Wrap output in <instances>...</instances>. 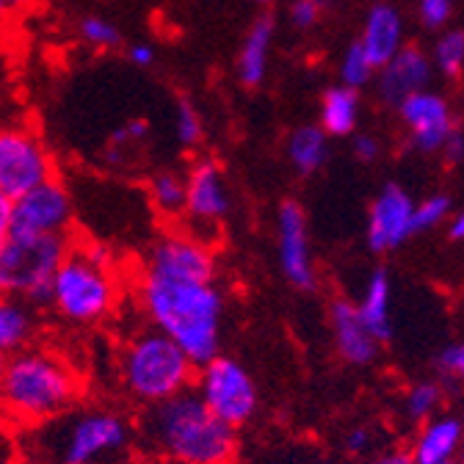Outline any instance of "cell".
Masks as SVG:
<instances>
[{"label": "cell", "mask_w": 464, "mask_h": 464, "mask_svg": "<svg viewBox=\"0 0 464 464\" xmlns=\"http://www.w3.org/2000/svg\"><path fill=\"white\" fill-rule=\"evenodd\" d=\"M440 362H442V368H445L448 373H456V376L464 379V345H450V348H445V354L440 357Z\"/></svg>", "instance_id": "obj_37"}, {"label": "cell", "mask_w": 464, "mask_h": 464, "mask_svg": "<svg viewBox=\"0 0 464 464\" xmlns=\"http://www.w3.org/2000/svg\"><path fill=\"white\" fill-rule=\"evenodd\" d=\"M31 456L36 464H141V437L120 406L75 403L31 429Z\"/></svg>", "instance_id": "obj_2"}, {"label": "cell", "mask_w": 464, "mask_h": 464, "mask_svg": "<svg viewBox=\"0 0 464 464\" xmlns=\"http://www.w3.org/2000/svg\"><path fill=\"white\" fill-rule=\"evenodd\" d=\"M313 4H318L321 9H329V6H334V4H337V0H313Z\"/></svg>", "instance_id": "obj_44"}, {"label": "cell", "mask_w": 464, "mask_h": 464, "mask_svg": "<svg viewBox=\"0 0 464 464\" xmlns=\"http://www.w3.org/2000/svg\"><path fill=\"white\" fill-rule=\"evenodd\" d=\"M276 257L282 276L296 290L318 287V271L310 252L307 216L296 199H285L276 210Z\"/></svg>", "instance_id": "obj_13"}, {"label": "cell", "mask_w": 464, "mask_h": 464, "mask_svg": "<svg viewBox=\"0 0 464 464\" xmlns=\"http://www.w3.org/2000/svg\"><path fill=\"white\" fill-rule=\"evenodd\" d=\"M194 392L202 398V403L221 423H227L236 431L255 418L257 403H260L252 373L238 360L224 357V354L197 368Z\"/></svg>", "instance_id": "obj_8"}, {"label": "cell", "mask_w": 464, "mask_h": 464, "mask_svg": "<svg viewBox=\"0 0 464 464\" xmlns=\"http://www.w3.org/2000/svg\"><path fill=\"white\" fill-rule=\"evenodd\" d=\"M461 434H464V429L453 418L431 423L420 434V440L415 445V453H412V461L415 464H442V461H450V456L456 453V448L461 442Z\"/></svg>", "instance_id": "obj_24"}, {"label": "cell", "mask_w": 464, "mask_h": 464, "mask_svg": "<svg viewBox=\"0 0 464 464\" xmlns=\"http://www.w3.org/2000/svg\"><path fill=\"white\" fill-rule=\"evenodd\" d=\"M442 75L459 78L464 70V31H445L434 47V64Z\"/></svg>", "instance_id": "obj_29"}, {"label": "cell", "mask_w": 464, "mask_h": 464, "mask_svg": "<svg viewBox=\"0 0 464 464\" xmlns=\"http://www.w3.org/2000/svg\"><path fill=\"white\" fill-rule=\"evenodd\" d=\"M453 14V0H420V20L429 28H442Z\"/></svg>", "instance_id": "obj_34"}, {"label": "cell", "mask_w": 464, "mask_h": 464, "mask_svg": "<svg viewBox=\"0 0 464 464\" xmlns=\"http://www.w3.org/2000/svg\"><path fill=\"white\" fill-rule=\"evenodd\" d=\"M147 199L163 218H183L186 210V174L174 169L155 171L147 183Z\"/></svg>", "instance_id": "obj_25"}, {"label": "cell", "mask_w": 464, "mask_h": 464, "mask_svg": "<svg viewBox=\"0 0 464 464\" xmlns=\"http://www.w3.org/2000/svg\"><path fill=\"white\" fill-rule=\"evenodd\" d=\"M352 150H354L357 160H362V163H371V160L379 158V141L373 136H368V133H357Z\"/></svg>", "instance_id": "obj_36"}, {"label": "cell", "mask_w": 464, "mask_h": 464, "mask_svg": "<svg viewBox=\"0 0 464 464\" xmlns=\"http://www.w3.org/2000/svg\"><path fill=\"white\" fill-rule=\"evenodd\" d=\"M147 139V122H141V120H133V122H128L125 128H120L113 133V139H111V160L116 163V158H120V152H130V150H136L141 141Z\"/></svg>", "instance_id": "obj_31"}, {"label": "cell", "mask_w": 464, "mask_h": 464, "mask_svg": "<svg viewBox=\"0 0 464 464\" xmlns=\"http://www.w3.org/2000/svg\"><path fill=\"white\" fill-rule=\"evenodd\" d=\"M274 36H276V20L274 14H260L238 50V62H236V72L241 86L246 89H257L266 75H268V58H271V47H274Z\"/></svg>", "instance_id": "obj_18"}, {"label": "cell", "mask_w": 464, "mask_h": 464, "mask_svg": "<svg viewBox=\"0 0 464 464\" xmlns=\"http://www.w3.org/2000/svg\"><path fill=\"white\" fill-rule=\"evenodd\" d=\"M440 401V390L434 384H418L410 398H406V412H410L412 418H426L434 406Z\"/></svg>", "instance_id": "obj_32"}, {"label": "cell", "mask_w": 464, "mask_h": 464, "mask_svg": "<svg viewBox=\"0 0 464 464\" xmlns=\"http://www.w3.org/2000/svg\"><path fill=\"white\" fill-rule=\"evenodd\" d=\"M128 62L139 70H150L155 64V47L150 42H133L128 44Z\"/></svg>", "instance_id": "obj_35"}, {"label": "cell", "mask_w": 464, "mask_h": 464, "mask_svg": "<svg viewBox=\"0 0 464 464\" xmlns=\"http://www.w3.org/2000/svg\"><path fill=\"white\" fill-rule=\"evenodd\" d=\"M412 199L401 186L390 183L379 191L368 216V244L373 252L398 249L412 236Z\"/></svg>", "instance_id": "obj_14"}, {"label": "cell", "mask_w": 464, "mask_h": 464, "mask_svg": "<svg viewBox=\"0 0 464 464\" xmlns=\"http://www.w3.org/2000/svg\"><path fill=\"white\" fill-rule=\"evenodd\" d=\"M360 125V92L348 86H332L321 97V130L334 139L354 136Z\"/></svg>", "instance_id": "obj_21"}, {"label": "cell", "mask_w": 464, "mask_h": 464, "mask_svg": "<svg viewBox=\"0 0 464 464\" xmlns=\"http://www.w3.org/2000/svg\"><path fill=\"white\" fill-rule=\"evenodd\" d=\"M116 379H120L125 395L147 410V406L191 390L197 379V365L178 343L147 326L120 348Z\"/></svg>", "instance_id": "obj_6"}, {"label": "cell", "mask_w": 464, "mask_h": 464, "mask_svg": "<svg viewBox=\"0 0 464 464\" xmlns=\"http://www.w3.org/2000/svg\"><path fill=\"white\" fill-rule=\"evenodd\" d=\"M12 238V199L0 194V249Z\"/></svg>", "instance_id": "obj_39"}, {"label": "cell", "mask_w": 464, "mask_h": 464, "mask_svg": "<svg viewBox=\"0 0 464 464\" xmlns=\"http://www.w3.org/2000/svg\"><path fill=\"white\" fill-rule=\"evenodd\" d=\"M345 448L352 453H365L371 448V431L368 429H354L345 437Z\"/></svg>", "instance_id": "obj_40"}, {"label": "cell", "mask_w": 464, "mask_h": 464, "mask_svg": "<svg viewBox=\"0 0 464 464\" xmlns=\"http://www.w3.org/2000/svg\"><path fill=\"white\" fill-rule=\"evenodd\" d=\"M4 17H9V14L4 12V6H0V20H4Z\"/></svg>", "instance_id": "obj_46"}, {"label": "cell", "mask_w": 464, "mask_h": 464, "mask_svg": "<svg viewBox=\"0 0 464 464\" xmlns=\"http://www.w3.org/2000/svg\"><path fill=\"white\" fill-rule=\"evenodd\" d=\"M431 81V62L429 55L415 47L403 44L384 67H379V97L398 108L401 100H406L415 92H426Z\"/></svg>", "instance_id": "obj_16"}, {"label": "cell", "mask_w": 464, "mask_h": 464, "mask_svg": "<svg viewBox=\"0 0 464 464\" xmlns=\"http://www.w3.org/2000/svg\"><path fill=\"white\" fill-rule=\"evenodd\" d=\"M136 302L147 324L178 343L197 368L221 354L227 302L216 282L166 279L139 271Z\"/></svg>", "instance_id": "obj_1"}, {"label": "cell", "mask_w": 464, "mask_h": 464, "mask_svg": "<svg viewBox=\"0 0 464 464\" xmlns=\"http://www.w3.org/2000/svg\"><path fill=\"white\" fill-rule=\"evenodd\" d=\"M442 152H445V158H448L450 163H456V160L464 158V133H461L459 128L450 130V136H448L445 144H442Z\"/></svg>", "instance_id": "obj_38"}, {"label": "cell", "mask_w": 464, "mask_h": 464, "mask_svg": "<svg viewBox=\"0 0 464 464\" xmlns=\"http://www.w3.org/2000/svg\"><path fill=\"white\" fill-rule=\"evenodd\" d=\"M321 12H324V9H321L318 4H313V0H294V4H290V9H287L290 25L299 28V31H310V28L318 25Z\"/></svg>", "instance_id": "obj_33"}, {"label": "cell", "mask_w": 464, "mask_h": 464, "mask_svg": "<svg viewBox=\"0 0 464 464\" xmlns=\"http://www.w3.org/2000/svg\"><path fill=\"white\" fill-rule=\"evenodd\" d=\"M4 362H6V357H4V354H0V368H4Z\"/></svg>", "instance_id": "obj_47"}, {"label": "cell", "mask_w": 464, "mask_h": 464, "mask_svg": "<svg viewBox=\"0 0 464 464\" xmlns=\"http://www.w3.org/2000/svg\"><path fill=\"white\" fill-rule=\"evenodd\" d=\"M398 113H401L403 125L412 130L415 147L423 150V152L442 150L445 139L456 128L453 120H450L448 102L440 94H431V92H415L406 100H401Z\"/></svg>", "instance_id": "obj_15"}, {"label": "cell", "mask_w": 464, "mask_h": 464, "mask_svg": "<svg viewBox=\"0 0 464 464\" xmlns=\"http://www.w3.org/2000/svg\"><path fill=\"white\" fill-rule=\"evenodd\" d=\"M120 279L113 257L92 241H72L50 282L47 307L72 326H100L120 307Z\"/></svg>", "instance_id": "obj_5"}, {"label": "cell", "mask_w": 464, "mask_h": 464, "mask_svg": "<svg viewBox=\"0 0 464 464\" xmlns=\"http://www.w3.org/2000/svg\"><path fill=\"white\" fill-rule=\"evenodd\" d=\"M329 158V136L318 125H302L287 136V160L299 174L318 171Z\"/></svg>", "instance_id": "obj_23"}, {"label": "cell", "mask_w": 464, "mask_h": 464, "mask_svg": "<svg viewBox=\"0 0 464 464\" xmlns=\"http://www.w3.org/2000/svg\"><path fill=\"white\" fill-rule=\"evenodd\" d=\"M379 464H415L410 453H390L384 459H379Z\"/></svg>", "instance_id": "obj_43"}, {"label": "cell", "mask_w": 464, "mask_h": 464, "mask_svg": "<svg viewBox=\"0 0 464 464\" xmlns=\"http://www.w3.org/2000/svg\"><path fill=\"white\" fill-rule=\"evenodd\" d=\"M53 178H58V163L44 139L23 122L0 125V194L20 199Z\"/></svg>", "instance_id": "obj_9"}, {"label": "cell", "mask_w": 464, "mask_h": 464, "mask_svg": "<svg viewBox=\"0 0 464 464\" xmlns=\"http://www.w3.org/2000/svg\"><path fill=\"white\" fill-rule=\"evenodd\" d=\"M442 464H450V461H442Z\"/></svg>", "instance_id": "obj_48"}, {"label": "cell", "mask_w": 464, "mask_h": 464, "mask_svg": "<svg viewBox=\"0 0 464 464\" xmlns=\"http://www.w3.org/2000/svg\"><path fill=\"white\" fill-rule=\"evenodd\" d=\"M450 238H453V241H464V213H459V216L450 221Z\"/></svg>", "instance_id": "obj_42"}, {"label": "cell", "mask_w": 464, "mask_h": 464, "mask_svg": "<svg viewBox=\"0 0 464 464\" xmlns=\"http://www.w3.org/2000/svg\"><path fill=\"white\" fill-rule=\"evenodd\" d=\"M229 464H236V461H229Z\"/></svg>", "instance_id": "obj_49"}, {"label": "cell", "mask_w": 464, "mask_h": 464, "mask_svg": "<svg viewBox=\"0 0 464 464\" xmlns=\"http://www.w3.org/2000/svg\"><path fill=\"white\" fill-rule=\"evenodd\" d=\"M34 0H0V6H4L6 14H17V12H25Z\"/></svg>", "instance_id": "obj_41"}, {"label": "cell", "mask_w": 464, "mask_h": 464, "mask_svg": "<svg viewBox=\"0 0 464 464\" xmlns=\"http://www.w3.org/2000/svg\"><path fill=\"white\" fill-rule=\"evenodd\" d=\"M232 210V194L227 174L218 160L199 158L186 171V227L191 236L213 244Z\"/></svg>", "instance_id": "obj_10"}, {"label": "cell", "mask_w": 464, "mask_h": 464, "mask_svg": "<svg viewBox=\"0 0 464 464\" xmlns=\"http://www.w3.org/2000/svg\"><path fill=\"white\" fill-rule=\"evenodd\" d=\"M373 75H376V67L371 64V58L365 55L362 44L352 42L340 58V83L360 92L362 86H368L373 81Z\"/></svg>", "instance_id": "obj_27"}, {"label": "cell", "mask_w": 464, "mask_h": 464, "mask_svg": "<svg viewBox=\"0 0 464 464\" xmlns=\"http://www.w3.org/2000/svg\"><path fill=\"white\" fill-rule=\"evenodd\" d=\"M78 36L92 50H116L122 44V34L111 20L100 14H86L78 20Z\"/></svg>", "instance_id": "obj_28"}, {"label": "cell", "mask_w": 464, "mask_h": 464, "mask_svg": "<svg viewBox=\"0 0 464 464\" xmlns=\"http://www.w3.org/2000/svg\"><path fill=\"white\" fill-rule=\"evenodd\" d=\"M72 238L14 236L0 249V294L31 307H47L50 282L70 252Z\"/></svg>", "instance_id": "obj_7"}, {"label": "cell", "mask_w": 464, "mask_h": 464, "mask_svg": "<svg viewBox=\"0 0 464 464\" xmlns=\"http://www.w3.org/2000/svg\"><path fill=\"white\" fill-rule=\"evenodd\" d=\"M78 371L42 345H28L6 357L0 368V418L17 429H36L81 403Z\"/></svg>", "instance_id": "obj_3"}, {"label": "cell", "mask_w": 464, "mask_h": 464, "mask_svg": "<svg viewBox=\"0 0 464 464\" xmlns=\"http://www.w3.org/2000/svg\"><path fill=\"white\" fill-rule=\"evenodd\" d=\"M357 313L376 340L390 337V276H387V271L371 274V279L365 285V294L357 304Z\"/></svg>", "instance_id": "obj_22"}, {"label": "cell", "mask_w": 464, "mask_h": 464, "mask_svg": "<svg viewBox=\"0 0 464 464\" xmlns=\"http://www.w3.org/2000/svg\"><path fill=\"white\" fill-rule=\"evenodd\" d=\"M357 42L362 44L365 55L371 58V64L376 70L384 67L390 58L403 47V20H401L398 9L390 4L371 6V12L365 17L362 36Z\"/></svg>", "instance_id": "obj_17"}, {"label": "cell", "mask_w": 464, "mask_h": 464, "mask_svg": "<svg viewBox=\"0 0 464 464\" xmlns=\"http://www.w3.org/2000/svg\"><path fill=\"white\" fill-rule=\"evenodd\" d=\"M139 271L166 279L216 282L218 263H216L213 244L191 236L183 227H169L150 244Z\"/></svg>", "instance_id": "obj_11"}, {"label": "cell", "mask_w": 464, "mask_h": 464, "mask_svg": "<svg viewBox=\"0 0 464 464\" xmlns=\"http://www.w3.org/2000/svg\"><path fill=\"white\" fill-rule=\"evenodd\" d=\"M174 136L183 150H197L205 139V120L191 97H178L174 105Z\"/></svg>", "instance_id": "obj_26"}, {"label": "cell", "mask_w": 464, "mask_h": 464, "mask_svg": "<svg viewBox=\"0 0 464 464\" xmlns=\"http://www.w3.org/2000/svg\"><path fill=\"white\" fill-rule=\"evenodd\" d=\"M448 210H450V199L448 197H442V194L429 197L423 205H418L412 210V236H415V232H423V229L437 227L448 216Z\"/></svg>", "instance_id": "obj_30"}, {"label": "cell", "mask_w": 464, "mask_h": 464, "mask_svg": "<svg viewBox=\"0 0 464 464\" xmlns=\"http://www.w3.org/2000/svg\"><path fill=\"white\" fill-rule=\"evenodd\" d=\"M257 6H268V4H274V0H255Z\"/></svg>", "instance_id": "obj_45"}, {"label": "cell", "mask_w": 464, "mask_h": 464, "mask_svg": "<svg viewBox=\"0 0 464 464\" xmlns=\"http://www.w3.org/2000/svg\"><path fill=\"white\" fill-rule=\"evenodd\" d=\"M36 337V307L0 294V354L12 357L34 345Z\"/></svg>", "instance_id": "obj_20"}, {"label": "cell", "mask_w": 464, "mask_h": 464, "mask_svg": "<svg viewBox=\"0 0 464 464\" xmlns=\"http://www.w3.org/2000/svg\"><path fill=\"white\" fill-rule=\"evenodd\" d=\"M141 448L169 464H229L238 456V431L221 423L191 390L147 406L139 423Z\"/></svg>", "instance_id": "obj_4"}, {"label": "cell", "mask_w": 464, "mask_h": 464, "mask_svg": "<svg viewBox=\"0 0 464 464\" xmlns=\"http://www.w3.org/2000/svg\"><path fill=\"white\" fill-rule=\"evenodd\" d=\"M75 227V202L67 186L53 178L20 199H12V232L14 236H58L70 238Z\"/></svg>", "instance_id": "obj_12"}, {"label": "cell", "mask_w": 464, "mask_h": 464, "mask_svg": "<svg viewBox=\"0 0 464 464\" xmlns=\"http://www.w3.org/2000/svg\"><path fill=\"white\" fill-rule=\"evenodd\" d=\"M329 315H332V329H334V340H337L340 354L354 365H368L376 357L379 340L362 324L357 304L340 299L332 304Z\"/></svg>", "instance_id": "obj_19"}]
</instances>
